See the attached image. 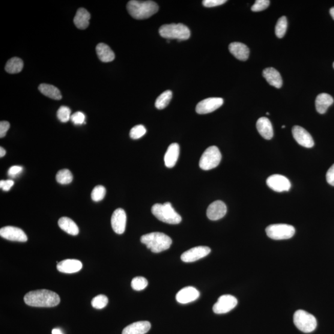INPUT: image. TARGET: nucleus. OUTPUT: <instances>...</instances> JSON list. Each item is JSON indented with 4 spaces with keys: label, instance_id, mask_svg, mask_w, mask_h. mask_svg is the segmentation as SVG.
<instances>
[{
    "label": "nucleus",
    "instance_id": "1",
    "mask_svg": "<svg viewBox=\"0 0 334 334\" xmlns=\"http://www.w3.org/2000/svg\"><path fill=\"white\" fill-rule=\"evenodd\" d=\"M24 300L26 305L40 308H51L59 305L60 298L54 291L48 290L31 291L27 294Z\"/></svg>",
    "mask_w": 334,
    "mask_h": 334
},
{
    "label": "nucleus",
    "instance_id": "2",
    "mask_svg": "<svg viewBox=\"0 0 334 334\" xmlns=\"http://www.w3.org/2000/svg\"><path fill=\"white\" fill-rule=\"evenodd\" d=\"M127 10L136 19H145L153 16L159 11V6L153 1H136L128 3Z\"/></svg>",
    "mask_w": 334,
    "mask_h": 334
},
{
    "label": "nucleus",
    "instance_id": "3",
    "mask_svg": "<svg viewBox=\"0 0 334 334\" xmlns=\"http://www.w3.org/2000/svg\"><path fill=\"white\" fill-rule=\"evenodd\" d=\"M141 243L145 244L152 252L159 253L170 248L172 240L168 235L160 232H153L143 235Z\"/></svg>",
    "mask_w": 334,
    "mask_h": 334
},
{
    "label": "nucleus",
    "instance_id": "4",
    "mask_svg": "<svg viewBox=\"0 0 334 334\" xmlns=\"http://www.w3.org/2000/svg\"><path fill=\"white\" fill-rule=\"evenodd\" d=\"M152 213L160 221L169 224L176 225L181 222L180 215L175 211L170 202L154 204L152 207Z\"/></svg>",
    "mask_w": 334,
    "mask_h": 334
},
{
    "label": "nucleus",
    "instance_id": "5",
    "mask_svg": "<svg viewBox=\"0 0 334 334\" xmlns=\"http://www.w3.org/2000/svg\"><path fill=\"white\" fill-rule=\"evenodd\" d=\"M159 34L161 37L166 39H177L178 41L187 40L191 36L190 29L181 23L161 26Z\"/></svg>",
    "mask_w": 334,
    "mask_h": 334
},
{
    "label": "nucleus",
    "instance_id": "6",
    "mask_svg": "<svg viewBox=\"0 0 334 334\" xmlns=\"http://www.w3.org/2000/svg\"><path fill=\"white\" fill-rule=\"evenodd\" d=\"M294 323L298 329L305 333L313 332L318 324L314 316L302 309L295 312Z\"/></svg>",
    "mask_w": 334,
    "mask_h": 334
},
{
    "label": "nucleus",
    "instance_id": "7",
    "mask_svg": "<svg viewBox=\"0 0 334 334\" xmlns=\"http://www.w3.org/2000/svg\"><path fill=\"white\" fill-rule=\"evenodd\" d=\"M222 155L219 149L213 145L208 148L202 155L199 161V166L203 171H210L219 165Z\"/></svg>",
    "mask_w": 334,
    "mask_h": 334
},
{
    "label": "nucleus",
    "instance_id": "8",
    "mask_svg": "<svg viewBox=\"0 0 334 334\" xmlns=\"http://www.w3.org/2000/svg\"><path fill=\"white\" fill-rule=\"evenodd\" d=\"M268 237L275 240H288L294 237L295 228L288 224H273L268 226L265 229Z\"/></svg>",
    "mask_w": 334,
    "mask_h": 334
},
{
    "label": "nucleus",
    "instance_id": "9",
    "mask_svg": "<svg viewBox=\"0 0 334 334\" xmlns=\"http://www.w3.org/2000/svg\"><path fill=\"white\" fill-rule=\"evenodd\" d=\"M237 304V298L232 295H222L214 305L213 311L217 315L225 314L234 309Z\"/></svg>",
    "mask_w": 334,
    "mask_h": 334
},
{
    "label": "nucleus",
    "instance_id": "10",
    "mask_svg": "<svg viewBox=\"0 0 334 334\" xmlns=\"http://www.w3.org/2000/svg\"><path fill=\"white\" fill-rule=\"evenodd\" d=\"M223 103V100L222 98H208L198 103L196 107V111L199 114H207L220 108Z\"/></svg>",
    "mask_w": 334,
    "mask_h": 334
},
{
    "label": "nucleus",
    "instance_id": "11",
    "mask_svg": "<svg viewBox=\"0 0 334 334\" xmlns=\"http://www.w3.org/2000/svg\"><path fill=\"white\" fill-rule=\"evenodd\" d=\"M266 183L276 192H288L291 187L290 181L287 178L281 175H273L267 179Z\"/></svg>",
    "mask_w": 334,
    "mask_h": 334
},
{
    "label": "nucleus",
    "instance_id": "12",
    "mask_svg": "<svg viewBox=\"0 0 334 334\" xmlns=\"http://www.w3.org/2000/svg\"><path fill=\"white\" fill-rule=\"evenodd\" d=\"M0 235L6 240L26 242L28 238L23 229L13 226H7L0 229Z\"/></svg>",
    "mask_w": 334,
    "mask_h": 334
},
{
    "label": "nucleus",
    "instance_id": "13",
    "mask_svg": "<svg viewBox=\"0 0 334 334\" xmlns=\"http://www.w3.org/2000/svg\"><path fill=\"white\" fill-rule=\"evenodd\" d=\"M211 250L207 246H196L186 251L181 256V259L184 262H193L205 257Z\"/></svg>",
    "mask_w": 334,
    "mask_h": 334
},
{
    "label": "nucleus",
    "instance_id": "14",
    "mask_svg": "<svg viewBox=\"0 0 334 334\" xmlns=\"http://www.w3.org/2000/svg\"><path fill=\"white\" fill-rule=\"evenodd\" d=\"M127 220V214L123 208H119L114 211L112 216L111 224L116 234H123L126 229Z\"/></svg>",
    "mask_w": 334,
    "mask_h": 334
},
{
    "label": "nucleus",
    "instance_id": "15",
    "mask_svg": "<svg viewBox=\"0 0 334 334\" xmlns=\"http://www.w3.org/2000/svg\"><path fill=\"white\" fill-rule=\"evenodd\" d=\"M294 138L298 144L306 148H311L315 145L312 136L305 129L300 126H295L292 129Z\"/></svg>",
    "mask_w": 334,
    "mask_h": 334
},
{
    "label": "nucleus",
    "instance_id": "16",
    "mask_svg": "<svg viewBox=\"0 0 334 334\" xmlns=\"http://www.w3.org/2000/svg\"><path fill=\"white\" fill-rule=\"evenodd\" d=\"M227 212L224 202L216 201L210 205L207 210V216L211 220H218L223 218Z\"/></svg>",
    "mask_w": 334,
    "mask_h": 334
},
{
    "label": "nucleus",
    "instance_id": "17",
    "mask_svg": "<svg viewBox=\"0 0 334 334\" xmlns=\"http://www.w3.org/2000/svg\"><path fill=\"white\" fill-rule=\"evenodd\" d=\"M200 296L199 292L193 287H186L178 292L176 300L181 304H187L196 300Z\"/></svg>",
    "mask_w": 334,
    "mask_h": 334
},
{
    "label": "nucleus",
    "instance_id": "18",
    "mask_svg": "<svg viewBox=\"0 0 334 334\" xmlns=\"http://www.w3.org/2000/svg\"><path fill=\"white\" fill-rule=\"evenodd\" d=\"M59 272L66 274H73L79 272L82 268V262L77 259H66L57 264Z\"/></svg>",
    "mask_w": 334,
    "mask_h": 334
},
{
    "label": "nucleus",
    "instance_id": "19",
    "mask_svg": "<svg viewBox=\"0 0 334 334\" xmlns=\"http://www.w3.org/2000/svg\"><path fill=\"white\" fill-rule=\"evenodd\" d=\"M229 51L235 58L241 61H246L249 58V50L246 45L233 43L229 45Z\"/></svg>",
    "mask_w": 334,
    "mask_h": 334
},
{
    "label": "nucleus",
    "instance_id": "20",
    "mask_svg": "<svg viewBox=\"0 0 334 334\" xmlns=\"http://www.w3.org/2000/svg\"><path fill=\"white\" fill-rule=\"evenodd\" d=\"M256 128L262 138L267 140L273 138L274 131L271 122L266 117H261L259 119L256 123Z\"/></svg>",
    "mask_w": 334,
    "mask_h": 334
},
{
    "label": "nucleus",
    "instance_id": "21",
    "mask_svg": "<svg viewBox=\"0 0 334 334\" xmlns=\"http://www.w3.org/2000/svg\"><path fill=\"white\" fill-rule=\"evenodd\" d=\"M151 324L149 321H138L124 328L122 334H145L151 329Z\"/></svg>",
    "mask_w": 334,
    "mask_h": 334
},
{
    "label": "nucleus",
    "instance_id": "22",
    "mask_svg": "<svg viewBox=\"0 0 334 334\" xmlns=\"http://www.w3.org/2000/svg\"><path fill=\"white\" fill-rule=\"evenodd\" d=\"M179 154H180V146L177 143H173L170 145L164 157L165 166L168 168L174 167L177 162Z\"/></svg>",
    "mask_w": 334,
    "mask_h": 334
},
{
    "label": "nucleus",
    "instance_id": "23",
    "mask_svg": "<svg viewBox=\"0 0 334 334\" xmlns=\"http://www.w3.org/2000/svg\"><path fill=\"white\" fill-rule=\"evenodd\" d=\"M263 76L270 86L279 89L282 86V79L279 71L274 68H268L262 72Z\"/></svg>",
    "mask_w": 334,
    "mask_h": 334
},
{
    "label": "nucleus",
    "instance_id": "24",
    "mask_svg": "<svg viewBox=\"0 0 334 334\" xmlns=\"http://www.w3.org/2000/svg\"><path fill=\"white\" fill-rule=\"evenodd\" d=\"M90 19V13L86 9L80 8L77 11L74 16V23L77 28L84 30L88 28Z\"/></svg>",
    "mask_w": 334,
    "mask_h": 334
},
{
    "label": "nucleus",
    "instance_id": "25",
    "mask_svg": "<svg viewBox=\"0 0 334 334\" xmlns=\"http://www.w3.org/2000/svg\"><path fill=\"white\" fill-rule=\"evenodd\" d=\"M333 103V99L331 95L326 93L321 94L316 99V110L321 114H324Z\"/></svg>",
    "mask_w": 334,
    "mask_h": 334
},
{
    "label": "nucleus",
    "instance_id": "26",
    "mask_svg": "<svg viewBox=\"0 0 334 334\" xmlns=\"http://www.w3.org/2000/svg\"><path fill=\"white\" fill-rule=\"evenodd\" d=\"M96 52L98 58L104 62H111L114 60L115 55L114 52L109 46L103 43L98 44L96 47Z\"/></svg>",
    "mask_w": 334,
    "mask_h": 334
},
{
    "label": "nucleus",
    "instance_id": "27",
    "mask_svg": "<svg viewBox=\"0 0 334 334\" xmlns=\"http://www.w3.org/2000/svg\"><path fill=\"white\" fill-rule=\"evenodd\" d=\"M58 225L62 231L73 236L79 234V228L76 223L68 217H64L58 220Z\"/></svg>",
    "mask_w": 334,
    "mask_h": 334
},
{
    "label": "nucleus",
    "instance_id": "28",
    "mask_svg": "<svg viewBox=\"0 0 334 334\" xmlns=\"http://www.w3.org/2000/svg\"><path fill=\"white\" fill-rule=\"evenodd\" d=\"M38 90L41 94L46 95V97L52 98V99L59 100L62 98L60 91L54 86L41 84L38 86Z\"/></svg>",
    "mask_w": 334,
    "mask_h": 334
},
{
    "label": "nucleus",
    "instance_id": "29",
    "mask_svg": "<svg viewBox=\"0 0 334 334\" xmlns=\"http://www.w3.org/2000/svg\"><path fill=\"white\" fill-rule=\"evenodd\" d=\"M24 62L22 59L13 57L9 59L5 66V70L8 73H19L23 69Z\"/></svg>",
    "mask_w": 334,
    "mask_h": 334
},
{
    "label": "nucleus",
    "instance_id": "30",
    "mask_svg": "<svg viewBox=\"0 0 334 334\" xmlns=\"http://www.w3.org/2000/svg\"><path fill=\"white\" fill-rule=\"evenodd\" d=\"M172 98V92L166 91L160 94L157 98L155 106L157 109L162 110L169 106Z\"/></svg>",
    "mask_w": 334,
    "mask_h": 334
},
{
    "label": "nucleus",
    "instance_id": "31",
    "mask_svg": "<svg viewBox=\"0 0 334 334\" xmlns=\"http://www.w3.org/2000/svg\"><path fill=\"white\" fill-rule=\"evenodd\" d=\"M56 180L59 184H68L72 182L73 177L69 170L62 169L56 174Z\"/></svg>",
    "mask_w": 334,
    "mask_h": 334
},
{
    "label": "nucleus",
    "instance_id": "32",
    "mask_svg": "<svg viewBox=\"0 0 334 334\" xmlns=\"http://www.w3.org/2000/svg\"><path fill=\"white\" fill-rule=\"evenodd\" d=\"M287 19L285 16L280 17L276 26V35L280 38L284 36L287 30Z\"/></svg>",
    "mask_w": 334,
    "mask_h": 334
},
{
    "label": "nucleus",
    "instance_id": "33",
    "mask_svg": "<svg viewBox=\"0 0 334 334\" xmlns=\"http://www.w3.org/2000/svg\"><path fill=\"white\" fill-rule=\"evenodd\" d=\"M148 280L143 277H135L131 281V287L136 291H141L148 287Z\"/></svg>",
    "mask_w": 334,
    "mask_h": 334
},
{
    "label": "nucleus",
    "instance_id": "34",
    "mask_svg": "<svg viewBox=\"0 0 334 334\" xmlns=\"http://www.w3.org/2000/svg\"><path fill=\"white\" fill-rule=\"evenodd\" d=\"M109 303V299L106 295H99L92 299L91 305L93 308L101 309L105 308Z\"/></svg>",
    "mask_w": 334,
    "mask_h": 334
},
{
    "label": "nucleus",
    "instance_id": "35",
    "mask_svg": "<svg viewBox=\"0 0 334 334\" xmlns=\"http://www.w3.org/2000/svg\"><path fill=\"white\" fill-rule=\"evenodd\" d=\"M106 195V187L98 185L95 186L91 193V198L95 202L102 201Z\"/></svg>",
    "mask_w": 334,
    "mask_h": 334
},
{
    "label": "nucleus",
    "instance_id": "36",
    "mask_svg": "<svg viewBox=\"0 0 334 334\" xmlns=\"http://www.w3.org/2000/svg\"><path fill=\"white\" fill-rule=\"evenodd\" d=\"M71 111L69 107L67 106H61L57 112V118L58 120L62 123H66L71 120Z\"/></svg>",
    "mask_w": 334,
    "mask_h": 334
},
{
    "label": "nucleus",
    "instance_id": "37",
    "mask_svg": "<svg viewBox=\"0 0 334 334\" xmlns=\"http://www.w3.org/2000/svg\"><path fill=\"white\" fill-rule=\"evenodd\" d=\"M146 132H147V130L143 125H137V126L134 127L131 130L130 133V138L133 139H138L144 136Z\"/></svg>",
    "mask_w": 334,
    "mask_h": 334
},
{
    "label": "nucleus",
    "instance_id": "38",
    "mask_svg": "<svg viewBox=\"0 0 334 334\" xmlns=\"http://www.w3.org/2000/svg\"><path fill=\"white\" fill-rule=\"evenodd\" d=\"M269 5L270 1L269 0H257L252 6V10L254 12L263 11L269 7Z\"/></svg>",
    "mask_w": 334,
    "mask_h": 334
},
{
    "label": "nucleus",
    "instance_id": "39",
    "mask_svg": "<svg viewBox=\"0 0 334 334\" xmlns=\"http://www.w3.org/2000/svg\"><path fill=\"white\" fill-rule=\"evenodd\" d=\"M86 116L81 112H77L71 116V120L74 124L80 125L85 123Z\"/></svg>",
    "mask_w": 334,
    "mask_h": 334
},
{
    "label": "nucleus",
    "instance_id": "40",
    "mask_svg": "<svg viewBox=\"0 0 334 334\" xmlns=\"http://www.w3.org/2000/svg\"><path fill=\"white\" fill-rule=\"evenodd\" d=\"M226 2V0H204L202 5L206 8H213L224 4Z\"/></svg>",
    "mask_w": 334,
    "mask_h": 334
},
{
    "label": "nucleus",
    "instance_id": "41",
    "mask_svg": "<svg viewBox=\"0 0 334 334\" xmlns=\"http://www.w3.org/2000/svg\"><path fill=\"white\" fill-rule=\"evenodd\" d=\"M10 124L8 121H3L0 123V138H3L7 135L10 129Z\"/></svg>",
    "mask_w": 334,
    "mask_h": 334
},
{
    "label": "nucleus",
    "instance_id": "42",
    "mask_svg": "<svg viewBox=\"0 0 334 334\" xmlns=\"http://www.w3.org/2000/svg\"><path fill=\"white\" fill-rule=\"evenodd\" d=\"M23 171L22 166L14 165L10 167L8 170V174L10 177H16L17 175L20 174Z\"/></svg>",
    "mask_w": 334,
    "mask_h": 334
},
{
    "label": "nucleus",
    "instance_id": "43",
    "mask_svg": "<svg viewBox=\"0 0 334 334\" xmlns=\"http://www.w3.org/2000/svg\"><path fill=\"white\" fill-rule=\"evenodd\" d=\"M13 185L14 181L11 180H2L0 181V187L5 191V192L10 191Z\"/></svg>",
    "mask_w": 334,
    "mask_h": 334
},
{
    "label": "nucleus",
    "instance_id": "44",
    "mask_svg": "<svg viewBox=\"0 0 334 334\" xmlns=\"http://www.w3.org/2000/svg\"><path fill=\"white\" fill-rule=\"evenodd\" d=\"M326 180L328 183L334 186V164L327 172Z\"/></svg>",
    "mask_w": 334,
    "mask_h": 334
},
{
    "label": "nucleus",
    "instance_id": "45",
    "mask_svg": "<svg viewBox=\"0 0 334 334\" xmlns=\"http://www.w3.org/2000/svg\"><path fill=\"white\" fill-rule=\"evenodd\" d=\"M52 334H64L62 332V331L58 329V328H56V329H53L52 331Z\"/></svg>",
    "mask_w": 334,
    "mask_h": 334
},
{
    "label": "nucleus",
    "instance_id": "46",
    "mask_svg": "<svg viewBox=\"0 0 334 334\" xmlns=\"http://www.w3.org/2000/svg\"><path fill=\"white\" fill-rule=\"evenodd\" d=\"M7 152H6L5 149L2 147L0 148V157H4Z\"/></svg>",
    "mask_w": 334,
    "mask_h": 334
},
{
    "label": "nucleus",
    "instance_id": "47",
    "mask_svg": "<svg viewBox=\"0 0 334 334\" xmlns=\"http://www.w3.org/2000/svg\"><path fill=\"white\" fill-rule=\"evenodd\" d=\"M330 14L331 15V16L332 17V18L334 20V7L330 9Z\"/></svg>",
    "mask_w": 334,
    "mask_h": 334
},
{
    "label": "nucleus",
    "instance_id": "48",
    "mask_svg": "<svg viewBox=\"0 0 334 334\" xmlns=\"http://www.w3.org/2000/svg\"><path fill=\"white\" fill-rule=\"evenodd\" d=\"M285 125H283V126H282V128H285Z\"/></svg>",
    "mask_w": 334,
    "mask_h": 334
},
{
    "label": "nucleus",
    "instance_id": "49",
    "mask_svg": "<svg viewBox=\"0 0 334 334\" xmlns=\"http://www.w3.org/2000/svg\"><path fill=\"white\" fill-rule=\"evenodd\" d=\"M333 68H334V62H333Z\"/></svg>",
    "mask_w": 334,
    "mask_h": 334
}]
</instances>
